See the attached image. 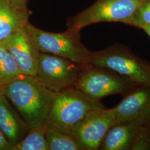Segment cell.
I'll list each match as a JSON object with an SVG mask.
<instances>
[{
	"mask_svg": "<svg viewBox=\"0 0 150 150\" xmlns=\"http://www.w3.org/2000/svg\"><path fill=\"white\" fill-rule=\"evenodd\" d=\"M1 88L30 129L46 125L56 92L49 90L36 76L22 75Z\"/></svg>",
	"mask_w": 150,
	"mask_h": 150,
	"instance_id": "obj_1",
	"label": "cell"
},
{
	"mask_svg": "<svg viewBox=\"0 0 150 150\" xmlns=\"http://www.w3.org/2000/svg\"><path fill=\"white\" fill-rule=\"evenodd\" d=\"M100 100L95 99L75 87L56 92L46 126L66 134L91 111L104 108Z\"/></svg>",
	"mask_w": 150,
	"mask_h": 150,
	"instance_id": "obj_2",
	"label": "cell"
},
{
	"mask_svg": "<svg viewBox=\"0 0 150 150\" xmlns=\"http://www.w3.org/2000/svg\"><path fill=\"white\" fill-rule=\"evenodd\" d=\"M26 27L40 52L70 59L83 68L90 66L92 52L81 42L80 31L67 28L62 33L47 32L30 22Z\"/></svg>",
	"mask_w": 150,
	"mask_h": 150,
	"instance_id": "obj_3",
	"label": "cell"
},
{
	"mask_svg": "<svg viewBox=\"0 0 150 150\" xmlns=\"http://www.w3.org/2000/svg\"><path fill=\"white\" fill-rule=\"evenodd\" d=\"M90 65L112 70L139 86H150V63L122 45L92 52Z\"/></svg>",
	"mask_w": 150,
	"mask_h": 150,
	"instance_id": "obj_4",
	"label": "cell"
},
{
	"mask_svg": "<svg viewBox=\"0 0 150 150\" xmlns=\"http://www.w3.org/2000/svg\"><path fill=\"white\" fill-rule=\"evenodd\" d=\"M139 85L106 68L90 65L81 72L75 87L95 99L120 95L126 96Z\"/></svg>",
	"mask_w": 150,
	"mask_h": 150,
	"instance_id": "obj_5",
	"label": "cell"
},
{
	"mask_svg": "<svg viewBox=\"0 0 150 150\" xmlns=\"http://www.w3.org/2000/svg\"><path fill=\"white\" fill-rule=\"evenodd\" d=\"M144 0H97L85 10L69 18L68 28L80 31L87 26L118 22L126 24Z\"/></svg>",
	"mask_w": 150,
	"mask_h": 150,
	"instance_id": "obj_6",
	"label": "cell"
},
{
	"mask_svg": "<svg viewBox=\"0 0 150 150\" xmlns=\"http://www.w3.org/2000/svg\"><path fill=\"white\" fill-rule=\"evenodd\" d=\"M83 68L58 56L40 52L36 76L54 92L75 87Z\"/></svg>",
	"mask_w": 150,
	"mask_h": 150,
	"instance_id": "obj_7",
	"label": "cell"
},
{
	"mask_svg": "<svg viewBox=\"0 0 150 150\" xmlns=\"http://www.w3.org/2000/svg\"><path fill=\"white\" fill-rule=\"evenodd\" d=\"M115 123L112 108L93 110L75 126L70 135L82 150H98L102 139Z\"/></svg>",
	"mask_w": 150,
	"mask_h": 150,
	"instance_id": "obj_8",
	"label": "cell"
},
{
	"mask_svg": "<svg viewBox=\"0 0 150 150\" xmlns=\"http://www.w3.org/2000/svg\"><path fill=\"white\" fill-rule=\"evenodd\" d=\"M102 150L150 149V127L130 122L115 123L102 139Z\"/></svg>",
	"mask_w": 150,
	"mask_h": 150,
	"instance_id": "obj_9",
	"label": "cell"
},
{
	"mask_svg": "<svg viewBox=\"0 0 150 150\" xmlns=\"http://www.w3.org/2000/svg\"><path fill=\"white\" fill-rule=\"evenodd\" d=\"M116 123L130 122L150 127V86H139L112 108Z\"/></svg>",
	"mask_w": 150,
	"mask_h": 150,
	"instance_id": "obj_10",
	"label": "cell"
},
{
	"mask_svg": "<svg viewBox=\"0 0 150 150\" xmlns=\"http://www.w3.org/2000/svg\"><path fill=\"white\" fill-rule=\"evenodd\" d=\"M0 45L12 55L22 74L36 76L40 51L26 27L19 29Z\"/></svg>",
	"mask_w": 150,
	"mask_h": 150,
	"instance_id": "obj_11",
	"label": "cell"
},
{
	"mask_svg": "<svg viewBox=\"0 0 150 150\" xmlns=\"http://www.w3.org/2000/svg\"><path fill=\"white\" fill-rule=\"evenodd\" d=\"M0 130L13 146L21 141L30 131L27 123L12 108L3 93L0 95Z\"/></svg>",
	"mask_w": 150,
	"mask_h": 150,
	"instance_id": "obj_12",
	"label": "cell"
},
{
	"mask_svg": "<svg viewBox=\"0 0 150 150\" xmlns=\"http://www.w3.org/2000/svg\"><path fill=\"white\" fill-rule=\"evenodd\" d=\"M30 11L14 4L11 0H0V43L29 22Z\"/></svg>",
	"mask_w": 150,
	"mask_h": 150,
	"instance_id": "obj_13",
	"label": "cell"
},
{
	"mask_svg": "<svg viewBox=\"0 0 150 150\" xmlns=\"http://www.w3.org/2000/svg\"><path fill=\"white\" fill-rule=\"evenodd\" d=\"M46 125L30 129L26 136L12 146V150H48L46 138Z\"/></svg>",
	"mask_w": 150,
	"mask_h": 150,
	"instance_id": "obj_14",
	"label": "cell"
},
{
	"mask_svg": "<svg viewBox=\"0 0 150 150\" xmlns=\"http://www.w3.org/2000/svg\"><path fill=\"white\" fill-rule=\"evenodd\" d=\"M22 75L12 55L0 45V86H5Z\"/></svg>",
	"mask_w": 150,
	"mask_h": 150,
	"instance_id": "obj_15",
	"label": "cell"
},
{
	"mask_svg": "<svg viewBox=\"0 0 150 150\" xmlns=\"http://www.w3.org/2000/svg\"><path fill=\"white\" fill-rule=\"evenodd\" d=\"M46 138L48 150H82L71 135L56 129L47 128Z\"/></svg>",
	"mask_w": 150,
	"mask_h": 150,
	"instance_id": "obj_16",
	"label": "cell"
},
{
	"mask_svg": "<svg viewBox=\"0 0 150 150\" xmlns=\"http://www.w3.org/2000/svg\"><path fill=\"white\" fill-rule=\"evenodd\" d=\"M126 25L141 29L150 25V0H144Z\"/></svg>",
	"mask_w": 150,
	"mask_h": 150,
	"instance_id": "obj_17",
	"label": "cell"
},
{
	"mask_svg": "<svg viewBox=\"0 0 150 150\" xmlns=\"http://www.w3.org/2000/svg\"><path fill=\"white\" fill-rule=\"evenodd\" d=\"M13 145L6 139L5 136L0 130V150H11Z\"/></svg>",
	"mask_w": 150,
	"mask_h": 150,
	"instance_id": "obj_18",
	"label": "cell"
},
{
	"mask_svg": "<svg viewBox=\"0 0 150 150\" xmlns=\"http://www.w3.org/2000/svg\"><path fill=\"white\" fill-rule=\"evenodd\" d=\"M11 1L16 5L22 7L27 8V4L29 0H11Z\"/></svg>",
	"mask_w": 150,
	"mask_h": 150,
	"instance_id": "obj_19",
	"label": "cell"
},
{
	"mask_svg": "<svg viewBox=\"0 0 150 150\" xmlns=\"http://www.w3.org/2000/svg\"><path fill=\"white\" fill-rule=\"evenodd\" d=\"M141 29H142L149 36V37L150 38V25L142 27Z\"/></svg>",
	"mask_w": 150,
	"mask_h": 150,
	"instance_id": "obj_20",
	"label": "cell"
},
{
	"mask_svg": "<svg viewBox=\"0 0 150 150\" xmlns=\"http://www.w3.org/2000/svg\"><path fill=\"white\" fill-rule=\"evenodd\" d=\"M2 93V88H1V87L0 86V95Z\"/></svg>",
	"mask_w": 150,
	"mask_h": 150,
	"instance_id": "obj_21",
	"label": "cell"
}]
</instances>
